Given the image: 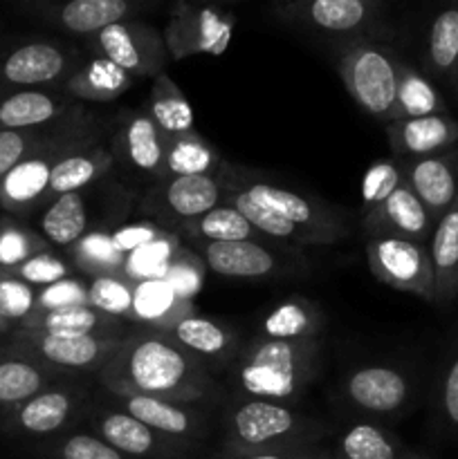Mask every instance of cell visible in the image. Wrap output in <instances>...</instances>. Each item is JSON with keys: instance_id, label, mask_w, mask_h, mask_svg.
Here are the masks:
<instances>
[{"instance_id": "1", "label": "cell", "mask_w": 458, "mask_h": 459, "mask_svg": "<svg viewBox=\"0 0 458 459\" xmlns=\"http://www.w3.org/2000/svg\"><path fill=\"white\" fill-rule=\"evenodd\" d=\"M103 390L175 403H198L218 393L214 375L166 332L133 327L97 372Z\"/></svg>"}, {"instance_id": "2", "label": "cell", "mask_w": 458, "mask_h": 459, "mask_svg": "<svg viewBox=\"0 0 458 459\" xmlns=\"http://www.w3.org/2000/svg\"><path fill=\"white\" fill-rule=\"evenodd\" d=\"M319 357V339L272 341L256 334L241 345L227 372L233 399H263L292 406L317 377Z\"/></svg>"}, {"instance_id": "3", "label": "cell", "mask_w": 458, "mask_h": 459, "mask_svg": "<svg viewBox=\"0 0 458 459\" xmlns=\"http://www.w3.org/2000/svg\"><path fill=\"white\" fill-rule=\"evenodd\" d=\"M321 426L287 403L232 399L223 415V455L314 446Z\"/></svg>"}, {"instance_id": "4", "label": "cell", "mask_w": 458, "mask_h": 459, "mask_svg": "<svg viewBox=\"0 0 458 459\" xmlns=\"http://www.w3.org/2000/svg\"><path fill=\"white\" fill-rule=\"evenodd\" d=\"M218 178L229 186L250 195L259 204H263L265 209L274 211L283 220H287L292 227L304 233L308 245H335L350 233L348 218H346L344 211L335 209L319 197L304 195V193H296L287 186L268 182L259 170L225 161Z\"/></svg>"}, {"instance_id": "5", "label": "cell", "mask_w": 458, "mask_h": 459, "mask_svg": "<svg viewBox=\"0 0 458 459\" xmlns=\"http://www.w3.org/2000/svg\"><path fill=\"white\" fill-rule=\"evenodd\" d=\"M337 72L350 99L366 115L391 121L398 90L400 54L380 40H346L335 45Z\"/></svg>"}, {"instance_id": "6", "label": "cell", "mask_w": 458, "mask_h": 459, "mask_svg": "<svg viewBox=\"0 0 458 459\" xmlns=\"http://www.w3.org/2000/svg\"><path fill=\"white\" fill-rule=\"evenodd\" d=\"M272 9L286 25L337 43L377 40V34L384 30V4L377 0H295L277 3Z\"/></svg>"}, {"instance_id": "7", "label": "cell", "mask_w": 458, "mask_h": 459, "mask_svg": "<svg viewBox=\"0 0 458 459\" xmlns=\"http://www.w3.org/2000/svg\"><path fill=\"white\" fill-rule=\"evenodd\" d=\"M223 202L225 193L218 175L162 178L144 188L137 209L148 222L178 231L189 220L200 218Z\"/></svg>"}, {"instance_id": "8", "label": "cell", "mask_w": 458, "mask_h": 459, "mask_svg": "<svg viewBox=\"0 0 458 459\" xmlns=\"http://www.w3.org/2000/svg\"><path fill=\"white\" fill-rule=\"evenodd\" d=\"M121 339L94 334H48V332L13 330L9 350L25 354L48 370L63 372H99L103 363L115 354Z\"/></svg>"}, {"instance_id": "9", "label": "cell", "mask_w": 458, "mask_h": 459, "mask_svg": "<svg viewBox=\"0 0 458 459\" xmlns=\"http://www.w3.org/2000/svg\"><path fill=\"white\" fill-rule=\"evenodd\" d=\"M84 61L70 45L27 40L0 56V88H61Z\"/></svg>"}, {"instance_id": "10", "label": "cell", "mask_w": 458, "mask_h": 459, "mask_svg": "<svg viewBox=\"0 0 458 459\" xmlns=\"http://www.w3.org/2000/svg\"><path fill=\"white\" fill-rule=\"evenodd\" d=\"M193 251L207 269L233 281H269L304 272V260L263 240L198 242Z\"/></svg>"}, {"instance_id": "11", "label": "cell", "mask_w": 458, "mask_h": 459, "mask_svg": "<svg viewBox=\"0 0 458 459\" xmlns=\"http://www.w3.org/2000/svg\"><path fill=\"white\" fill-rule=\"evenodd\" d=\"M366 260L373 276L386 287L434 303V269L429 245L386 236L366 238Z\"/></svg>"}, {"instance_id": "12", "label": "cell", "mask_w": 458, "mask_h": 459, "mask_svg": "<svg viewBox=\"0 0 458 459\" xmlns=\"http://www.w3.org/2000/svg\"><path fill=\"white\" fill-rule=\"evenodd\" d=\"M88 49L92 56L115 63L130 76H160L164 72L169 52L164 36L142 21L115 22L99 34L90 36Z\"/></svg>"}, {"instance_id": "13", "label": "cell", "mask_w": 458, "mask_h": 459, "mask_svg": "<svg viewBox=\"0 0 458 459\" xmlns=\"http://www.w3.org/2000/svg\"><path fill=\"white\" fill-rule=\"evenodd\" d=\"M233 16L209 7L178 3L166 22L164 43L171 58L180 61L191 54H223L232 40Z\"/></svg>"}, {"instance_id": "14", "label": "cell", "mask_w": 458, "mask_h": 459, "mask_svg": "<svg viewBox=\"0 0 458 459\" xmlns=\"http://www.w3.org/2000/svg\"><path fill=\"white\" fill-rule=\"evenodd\" d=\"M166 134L153 124L146 110H135L121 117L119 126L110 137V152L115 166L142 175L148 179V186L162 178L164 170Z\"/></svg>"}, {"instance_id": "15", "label": "cell", "mask_w": 458, "mask_h": 459, "mask_svg": "<svg viewBox=\"0 0 458 459\" xmlns=\"http://www.w3.org/2000/svg\"><path fill=\"white\" fill-rule=\"evenodd\" d=\"M92 430L124 457L173 459L182 457L191 448L189 444L155 433L117 406L99 408L92 415Z\"/></svg>"}, {"instance_id": "16", "label": "cell", "mask_w": 458, "mask_h": 459, "mask_svg": "<svg viewBox=\"0 0 458 459\" xmlns=\"http://www.w3.org/2000/svg\"><path fill=\"white\" fill-rule=\"evenodd\" d=\"M148 7L151 4L142 3V0L139 3L137 0H70V3L61 4H30V12L67 34L90 39L115 22L135 21V16L146 12Z\"/></svg>"}, {"instance_id": "17", "label": "cell", "mask_w": 458, "mask_h": 459, "mask_svg": "<svg viewBox=\"0 0 458 459\" xmlns=\"http://www.w3.org/2000/svg\"><path fill=\"white\" fill-rule=\"evenodd\" d=\"M344 399L364 415H398L411 399V381L391 366H364L344 381Z\"/></svg>"}, {"instance_id": "18", "label": "cell", "mask_w": 458, "mask_h": 459, "mask_svg": "<svg viewBox=\"0 0 458 459\" xmlns=\"http://www.w3.org/2000/svg\"><path fill=\"white\" fill-rule=\"evenodd\" d=\"M103 393L108 394L112 406L121 408L164 437L178 439L191 446L205 435V412L198 408V403H175L166 399L142 397V394H117L108 390Z\"/></svg>"}, {"instance_id": "19", "label": "cell", "mask_w": 458, "mask_h": 459, "mask_svg": "<svg viewBox=\"0 0 458 459\" xmlns=\"http://www.w3.org/2000/svg\"><path fill=\"white\" fill-rule=\"evenodd\" d=\"M164 332L175 343L182 345L193 359H198L214 377L218 372H229L242 345L236 330L229 327L227 323L200 316L196 312L180 318L175 325H171Z\"/></svg>"}, {"instance_id": "20", "label": "cell", "mask_w": 458, "mask_h": 459, "mask_svg": "<svg viewBox=\"0 0 458 459\" xmlns=\"http://www.w3.org/2000/svg\"><path fill=\"white\" fill-rule=\"evenodd\" d=\"M362 229L368 236H386L411 240L418 245H429L434 236L436 220L427 206L418 200L416 193L402 182V186L391 193L377 209L362 215Z\"/></svg>"}, {"instance_id": "21", "label": "cell", "mask_w": 458, "mask_h": 459, "mask_svg": "<svg viewBox=\"0 0 458 459\" xmlns=\"http://www.w3.org/2000/svg\"><path fill=\"white\" fill-rule=\"evenodd\" d=\"M402 182L438 222L458 200V146L422 160H400Z\"/></svg>"}, {"instance_id": "22", "label": "cell", "mask_w": 458, "mask_h": 459, "mask_svg": "<svg viewBox=\"0 0 458 459\" xmlns=\"http://www.w3.org/2000/svg\"><path fill=\"white\" fill-rule=\"evenodd\" d=\"M84 402V390L76 385L57 384L45 388L30 402L7 415V429L31 437H45L66 429Z\"/></svg>"}, {"instance_id": "23", "label": "cell", "mask_w": 458, "mask_h": 459, "mask_svg": "<svg viewBox=\"0 0 458 459\" xmlns=\"http://www.w3.org/2000/svg\"><path fill=\"white\" fill-rule=\"evenodd\" d=\"M81 106L61 88H9L0 97V130L45 128Z\"/></svg>"}, {"instance_id": "24", "label": "cell", "mask_w": 458, "mask_h": 459, "mask_svg": "<svg viewBox=\"0 0 458 459\" xmlns=\"http://www.w3.org/2000/svg\"><path fill=\"white\" fill-rule=\"evenodd\" d=\"M94 191L92 186L84 191L67 193L48 202L39 215V236L49 247L66 251L76 240L90 231H97L99 224L94 222Z\"/></svg>"}, {"instance_id": "25", "label": "cell", "mask_w": 458, "mask_h": 459, "mask_svg": "<svg viewBox=\"0 0 458 459\" xmlns=\"http://www.w3.org/2000/svg\"><path fill=\"white\" fill-rule=\"evenodd\" d=\"M386 137L398 160H422L458 146V121L449 115L391 121Z\"/></svg>"}, {"instance_id": "26", "label": "cell", "mask_w": 458, "mask_h": 459, "mask_svg": "<svg viewBox=\"0 0 458 459\" xmlns=\"http://www.w3.org/2000/svg\"><path fill=\"white\" fill-rule=\"evenodd\" d=\"M112 169H115V157H112L110 146L103 143V139L79 148V151L67 152L54 164L52 173H49L48 202L67 195V193L94 186L103 178H108Z\"/></svg>"}, {"instance_id": "27", "label": "cell", "mask_w": 458, "mask_h": 459, "mask_svg": "<svg viewBox=\"0 0 458 459\" xmlns=\"http://www.w3.org/2000/svg\"><path fill=\"white\" fill-rule=\"evenodd\" d=\"M61 375L18 352L0 354V417H7L49 385L61 384Z\"/></svg>"}, {"instance_id": "28", "label": "cell", "mask_w": 458, "mask_h": 459, "mask_svg": "<svg viewBox=\"0 0 458 459\" xmlns=\"http://www.w3.org/2000/svg\"><path fill=\"white\" fill-rule=\"evenodd\" d=\"M323 325L326 318L317 303L304 296H290L260 318L259 336L272 341H308L319 339Z\"/></svg>"}, {"instance_id": "29", "label": "cell", "mask_w": 458, "mask_h": 459, "mask_svg": "<svg viewBox=\"0 0 458 459\" xmlns=\"http://www.w3.org/2000/svg\"><path fill=\"white\" fill-rule=\"evenodd\" d=\"M133 81V76L121 70V67H117L115 63L106 61V58L90 56L61 85V90L79 103H108L128 92Z\"/></svg>"}, {"instance_id": "30", "label": "cell", "mask_w": 458, "mask_h": 459, "mask_svg": "<svg viewBox=\"0 0 458 459\" xmlns=\"http://www.w3.org/2000/svg\"><path fill=\"white\" fill-rule=\"evenodd\" d=\"M429 258L434 269V305H445L458 296V200L436 222Z\"/></svg>"}, {"instance_id": "31", "label": "cell", "mask_w": 458, "mask_h": 459, "mask_svg": "<svg viewBox=\"0 0 458 459\" xmlns=\"http://www.w3.org/2000/svg\"><path fill=\"white\" fill-rule=\"evenodd\" d=\"M126 321L106 316L92 307H67L54 312H34L18 330L48 332V334H94V336H126Z\"/></svg>"}, {"instance_id": "32", "label": "cell", "mask_w": 458, "mask_h": 459, "mask_svg": "<svg viewBox=\"0 0 458 459\" xmlns=\"http://www.w3.org/2000/svg\"><path fill=\"white\" fill-rule=\"evenodd\" d=\"M193 303L182 300L169 282L146 281L137 282L133 290V314L130 323L135 327H151V330H169L180 318L193 314Z\"/></svg>"}, {"instance_id": "33", "label": "cell", "mask_w": 458, "mask_h": 459, "mask_svg": "<svg viewBox=\"0 0 458 459\" xmlns=\"http://www.w3.org/2000/svg\"><path fill=\"white\" fill-rule=\"evenodd\" d=\"M72 269L84 273L85 278L121 276L124 278L126 254L112 240V229H97L85 233L81 240L63 251Z\"/></svg>"}, {"instance_id": "34", "label": "cell", "mask_w": 458, "mask_h": 459, "mask_svg": "<svg viewBox=\"0 0 458 459\" xmlns=\"http://www.w3.org/2000/svg\"><path fill=\"white\" fill-rule=\"evenodd\" d=\"M223 157L196 130L187 134L166 139L164 170L162 178H200L218 175L223 169ZM160 178V179H162Z\"/></svg>"}, {"instance_id": "35", "label": "cell", "mask_w": 458, "mask_h": 459, "mask_svg": "<svg viewBox=\"0 0 458 459\" xmlns=\"http://www.w3.org/2000/svg\"><path fill=\"white\" fill-rule=\"evenodd\" d=\"M431 115H447V103H445L443 94L436 90V85L431 83L425 72L402 61L398 72V90H395V106L391 112V121L418 119V117Z\"/></svg>"}, {"instance_id": "36", "label": "cell", "mask_w": 458, "mask_h": 459, "mask_svg": "<svg viewBox=\"0 0 458 459\" xmlns=\"http://www.w3.org/2000/svg\"><path fill=\"white\" fill-rule=\"evenodd\" d=\"M146 115L151 117L153 124L166 134V137H178V134L193 133V108L189 106L182 90L171 81L169 74L162 72L153 79L151 94L146 101Z\"/></svg>"}, {"instance_id": "37", "label": "cell", "mask_w": 458, "mask_h": 459, "mask_svg": "<svg viewBox=\"0 0 458 459\" xmlns=\"http://www.w3.org/2000/svg\"><path fill=\"white\" fill-rule=\"evenodd\" d=\"M180 238H189L193 245L198 242H242V240H265L233 206L220 204L207 211L196 220L178 229ZM269 242V240H268Z\"/></svg>"}, {"instance_id": "38", "label": "cell", "mask_w": 458, "mask_h": 459, "mask_svg": "<svg viewBox=\"0 0 458 459\" xmlns=\"http://www.w3.org/2000/svg\"><path fill=\"white\" fill-rule=\"evenodd\" d=\"M339 459H411L395 435L371 421H355L337 442Z\"/></svg>"}, {"instance_id": "39", "label": "cell", "mask_w": 458, "mask_h": 459, "mask_svg": "<svg viewBox=\"0 0 458 459\" xmlns=\"http://www.w3.org/2000/svg\"><path fill=\"white\" fill-rule=\"evenodd\" d=\"M458 63V4H449L436 13L427 39L425 65L429 76L452 81Z\"/></svg>"}, {"instance_id": "40", "label": "cell", "mask_w": 458, "mask_h": 459, "mask_svg": "<svg viewBox=\"0 0 458 459\" xmlns=\"http://www.w3.org/2000/svg\"><path fill=\"white\" fill-rule=\"evenodd\" d=\"M180 247H182V242H180L178 233L166 231L157 240L130 251V254H126L124 278L133 282V285L146 281H162L166 272H169L171 260L178 254Z\"/></svg>"}, {"instance_id": "41", "label": "cell", "mask_w": 458, "mask_h": 459, "mask_svg": "<svg viewBox=\"0 0 458 459\" xmlns=\"http://www.w3.org/2000/svg\"><path fill=\"white\" fill-rule=\"evenodd\" d=\"M52 247L43 240L36 231L22 227L13 218H3V229H0V272H13L34 258L40 251H48Z\"/></svg>"}, {"instance_id": "42", "label": "cell", "mask_w": 458, "mask_h": 459, "mask_svg": "<svg viewBox=\"0 0 458 459\" xmlns=\"http://www.w3.org/2000/svg\"><path fill=\"white\" fill-rule=\"evenodd\" d=\"M133 290L135 285L121 276H101L88 281L90 307L106 316L130 323L133 314Z\"/></svg>"}, {"instance_id": "43", "label": "cell", "mask_w": 458, "mask_h": 459, "mask_svg": "<svg viewBox=\"0 0 458 459\" xmlns=\"http://www.w3.org/2000/svg\"><path fill=\"white\" fill-rule=\"evenodd\" d=\"M39 290L9 272H0V323L4 330H18L36 312Z\"/></svg>"}, {"instance_id": "44", "label": "cell", "mask_w": 458, "mask_h": 459, "mask_svg": "<svg viewBox=\"0 0 458 459\" xmlns=\"http://www.w3.org/2000/svg\"><path fill=\"white\" fill-rule=\"evenodd\" d=\"M400 186H402V164H400V160L373 161L362 179V215L377 209Z\"/></svg>"}, {"instance_id": "45", "label": "cell", "mask_w": 458, "mask_h": 459, "mask_svg": "<svg viewBox=\"0 0 458 459\" xmlns=\"http://www.w3.org/2000/svg\"><path fill=\"white\" fill-rule=\"evenodd\" d=\"M205 260H202L196 251L182 245L178 249V254L173 255V260H171L169 272H166V276L162 278V281L169 282L171 290H173L180 299L193 303L198 291H200L202 281H205Z\"/></svg>"}, {"instance_id": "46", "label": "cell", "mask_w": 458, "mask_h": 459, "mask_svg": "<svg viewBox=\"0 0 458 459\" xmlns=\"http://www.w3.org/2000/svg\"><path fill=\"white\" fill-rule=\"evenodd\" d=\"M72 272H75V269H72V264L67 263L66 255L48 249L36 254L34 258H30L27 263H22L21 267H16L9 273H13V276L21 278L22 282L36 287V290H43V287L54 285V282L70 278Z\"/></svg>"}, {"instance_id": "47", "label": "cell", "mask_w": 458, "mask_h": 459, "mask_svg": "<svg viewBox=\"0 0 458 459\" xmlns=\"http://www.w3.org/2000/svg\"><path fill=\"white\" fill-rule=\"evenodd\" d=\"M67 307H90L88 281L70 276L66 281L43 287L36 294V312H54V309Z\"/></svg>"}, {"instance_id": "48", "label": "cell", "mask_w": 458, "mask_h": 459, "mask_svg": "<svg viewBox=\"0 0 458 459\" xmlns=\"http://www.w3.org/2000/svg\"><path fill=\"white\" fill-rule=\"evenodd\" d=\"M43 137V128L36 130H0V182L9 170L16 169L25 157L36 151Z\"/></svg>"}, {"instance_id": "49", "label": "cell", "mask_w": 458, "mask_h": 459, "mask_svg": "<svg viewBox=\"0 0 458 459\" xmlns=\"http://www.w3.org/2000/svg\"><path fill=\"white\" fill-rule=\"evenodd\" d=\"M57 459H128L90 433H75L57 444Z\"/></svg>"}, {"instance_id": "50", "label": "cell", "mask_w": 458, "mask_h": 459, "mask_svg": "<svg viewBox=\"0 0 458 459\" xmlns=\"http://www.w3.org/2000/svg\"><path fill=\"white\" fill-rule=\"evenodd\" d=\"M169 229L160 227V224H153L148 220H139V222H128L119 224V227L112 229V240L117 242L124 254H130V251L139 249V247L148 245V242L162 238Z\"/></svg>"}, {"instance_id": "51", "label": "cell", "mask_w": 458, "mask_h": 459, "mask_svg": "<svg viewBox=\"0 0 458 459\" xmlns=\"http://www.w3.org/2000/svg\"><path fill=\"white\" fill-rule=\"evenodd\" d=\"M440 415L452 430H458V348L449 359L440 381Z\"/></svg>"}, {"instance_id": "52", "label": "cell", "mask_w": 458, "mask_h": 459, "mask_svg": "<svg viewBox=\"0 0 458 459\" xmlns=\"http://www.w3.org/2000/svg\"><path fill=\"white\" fill-rule=\"evenodd\" d=\"M321 455L317 446H299V448H281V451H260L247 453V455H223L220 459H317Z\"/></svg>"}, {"instance_id": "53", "label": "cell", "mask_w": 458, "mask_h": 459, "mask_svg": "<svg viewBox=\"0 0 458 459\" xmlns=\"http://www.w3.org/2000/svg\"><path fill=\"white\" fill-rule=\"evenodd\" d=\"M452 83H454V88H456V92H458V63H456V72H454V79H452Z\"/></svg>"}, {"instance_id": "54", "label": "cell", "mask_w": 458, "mask_h": 459, "mask_svg": "<svg viewBox=\"0 0 458 459\" xmlns=\"http://www.w3.org/2000/svg\"><path fill=\"white\" fill-rule=\"evenodd\" d=\"M7 90H9V88H0V97H3V94L7 92Z\"/></svg>"}, {"instance_id": "55", "label": "cell", "mask_w": 458, "mask_h": 459, "mask_svg": "<svg viewBox=\"0 0 458 459\" xmlns=\"http://www.w3.org/2000/svg\"><path fill=\"white\" fill-rule=\"evenodd\" d=\"M317 459H330V457H328V455H323V453H321V455H319Z\"/></svg>"}, {"instance_id": "56", "label": "cell", "mask_w": 458, "mask_h": 459, "mask_svg": "<svg viewBox=\"0 0 458 459\" xmlns=\"http://www.w3.org/2000/svg\"><path fill=\"white\" fill-rule=\"evenodd\" d=\"M411 459H425V457H420V455H413Z\"/></svg>"}, {"instance_id": "57", "label": "cell", "mask_w": 458, "mask_h": 459, "mask_svg": "<svg viewBox=\"0 0 458 459\" xmlns=\"http://www.w3.org/2000/svg\"><path fill=\"white\" fill-rule=\"evenodd\" d=\"M0 332H7V330H4V327H3V323H0Z\"/></svg>"}, {"instance_id": "58", "label": "cell", "mask_w": 458, "mask_h": 459, "mask_svg": "<svg viewBox=\"0 0 458 459\" xmlns=\"http://www.w3.org/2000/svg\"><path fill=\"white\" fill-rule=\"evenodd\" d=\"M0 229H3V218H0Z\"/></svg>"}]
</instances>
